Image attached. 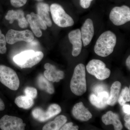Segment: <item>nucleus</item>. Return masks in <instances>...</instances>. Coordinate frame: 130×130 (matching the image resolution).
<instances>
[{
	"mask_svg": "<svg viewBox=\"0 0 130 130\" xmlns=\"http://www.w3.org/2000/svg\"><path fill=\"white\" fill-rule=\"evenodd\" d=\"M46 71L44 72V76L49 81L59 82L64 77V73L63 71L58 70L54 65L47 63L44 65Z\"/></svg>",
	"mask_w": 130,
	"mask_h": 130,
	"instance_id": "nucleus-14",
	"label": "nucleus"
},
{
	"mask_svg": "<svg viewBox=\"0 0 130 130\" xmlns=\"http://www.w3.org/2000/svg\"><path fill=\"white\" fill-rule=\"evenodd\" d=\"M43 56L41 51L26 50L14 56L13 61L21 68H31L40 63Z\"/></svg>",
	"mask_w": 130,
	"mask_h": 130,
	"instance_id": "nucleus-3",
	"label": "nucleus"
},
{
	"mask_svg": "<svg viewBox=\"0 0 130 130\" xmlns=\"http://www.w3.org/2000/svg\"><path fill=\"white\" fill-rule=\"evenodd\" d=\"M37 84L41 89L45 91L48 94H51L54 93V88L53 85L42 75H40L38 77Z\"/></svg>",
	"mask_w": 130,
	"mask_h": 130,
	"instance_id": "nucleus-22",
	"label": "nucleus"
},
{
	"mask_svg": "<svg viewBox=\"0 0 130 130\" xmlns=\"http://www.w3.org/2000/svg\"><path fill=\"white\" fill-rule=\"evenodd\" d=\"M109 95L107 91L99 92L97 95L94 94L91 95L90 101L92 105L99 109L105 108L107 105Z\"/></svg>",
	"mask_w": 130,
	"mask_h": 130,
	"instance_id": "nucleus-16",
	"label": "nucleus"
},
{
	"mask_svg": "<svg viewBox=\"0 0 130 130\" xmlns=\"http://www.w3.org/2000/svg\"><path fill=\"white\" fill-rule=\"evenodd\" d=\"M80 31L84 46H86L89 44L94 36V30L92 20L87 19L82 26Z\"/></svg>",
	"mask_w": 130,
	"mask_h": 130,
	"instance_id": "nucleus-12",
	"label": "nucleus"
},
{
	"mask_svg": "<svg viewBox=\"0 0 130 130\" xmlns=\"http://www.w3.org/2000/svg\"><path fill=\"white\" fill-rule=\"evenodd\" d=\"M66 116L63 115L57 116L54 121H50L45 125L43 127V130H58L60 129L67 121Z\"/></svg>",
	"mask_w": 130,
	"mask_h": 130,
	"instance_id": "nucleus-19",
	"label": "nucleus"
},
{
	"mask_svg": "<svg viewBox=\"0 0 130 130\" xmlns=\"http://www.w3.org/2000/svg\"><path fill=\"white\" fill-rule=\"evenodd\" d=\"M26 19L33 34L37 37H41L42 32L41 30H45L47 29V26L41 17L37 14L32 12L30 14L26 15Z\"/></svg>",
	"mask_w": 130,
	"mask_h": 130,
	"instance_id": "nucleus-10",
	"label": "nucleus"
},
{
	"mask_svg": "<svg viewBox=\"0 0 130 130\" xmlns=\"http://www.w3.org/2000/svg\"><path fill=\"white\" fill-rule=\"evenodd\" d=\"M125 126L128 129H130V121L129 122H126L125 124Z\"/></svg>",
	"mask_w": 130,
	"mask_h": 130,
	"instance_id": "nucleus-35",
	"label": "nucleus"
},
{
	"mask_svg": "<svg viewBox=\"0 0 130 130\" xmlns=\"http://www.w3.org/2000/svg\"><path fill=\"white\" fill-rule=\"evenodd\" d=\"M7 42L13 44L19 41L29 43L33 41L34 36L33 32L29 30L22 31L9 30L6 36Z\"/></svg>",
	"mask_w": 130,
	"mask_h": 130,
	"instance_id": "nucleus-8",
	"label": "nucleus"
},
{
	"mask_svg": "<svg viewBox=\"0 0 130 130\" xmlns=\"http://www.w3.org/2000/svg\"><path fill=\"white\" fill-rule=\"evenodd\" d=\"M126 65L128 67L129 69H130V56H128V58L126 59Z\"/></svg>",
	"mask_w": 130,
	"mask_h": 130,
	"instance_id": "nucleus-34",
	"label": "nucleus"
},
{
	"mask_svg": "<svg viewBox=\"0 0 130 130\" xmlns=\"http://www.w3.org/2000/svg\"><path fill=\"white\" fill-rule=\"evenodd\" d=\"M5 103L3 100L0 98V111H3L5 109Z\"/></svg>",
	"mask_w": 130,
	"mask_h": 130,
	"instance_id": "nucleus-32",
	"label": "nucleus"
},
{
	"mask_svg": "<svg viewBox=\"0 0 130 130\" xmlns=\"http://www.w3.org/2000/svg\"><path fill=\"white\" fill-rule=\"evenodd\" d=\"M35 1H37L39 2H41L43 1V0H35Z\"/></svg>",
	"mask_w": 130,
	"mask_h": 130,
	"instance_id": "nucleus-36",
	"label": "nucleus"
},
{
	"mask_svg": "<svg viewBox=\"0 0 130 130\" xmlns=\"http://www.w3.org/2000/svg\"><path fill=\"white\" fill-rule=\"evenodd\" d=\"M5 19L9 21V23L11 24H12L14 20H17L19 26L22 28H27L29 24L27 20L25 17L23 11L20 9L17 11L9 10L5 16Z\"/></svg>",
	"mask_w": 130,
	"mask_h": 130,
	"instance_id": "nucleus-13",
	"label": "nucleus"
},
{
	"mask_svg": "<svg viewBox=\"0 0 130 130\" xmlns=\"http://www.w3.org/2000/svg\"><path fill=\"white\" fill-rule=\"evenodd\" d=\"M72 92L77 96H81L86 92L87 86L84 65L79 64L74 69L70 83Z\"/></svg>",
	"mask_w": 130,
	"mask_h": 130,
	"instance_id": "nucleus-2",
	"label": "nucleus"
},
{
	"mask_svg": "<svg viewBox=\"0 0 130 130\" xmlns=\"http://www.w3.org/2000/svg\"><path fill=\"white\" fill-rule=\"evenodd\" d=\"M123 106V111L126 114H130V105L125 104Z\"/></svg>",
	"mask_w": 130,
	"mask_h": 130,
	"instance_id": "nucleus-31",
	"label": "nucleus"
},
{
	"mask_svg": "<svg viewBox=\"0 0 130 130\" xmlns=\"http://www.w3.org/2000/svg\"><path fill=\"white\" fill-rule=\"evenodd\" d=\"M102 120L106 125L112 124L115 130H121L123 129V125L118 115L111 111H109L104 115L102 118Z\"/></svg>",
	"mask_w": 130,
	"mask_h": 130,
	"instance_id": "nucleus-17",
	"label": "nucleus"
},
{
	"mask_svg": "<svg viewBox=\"0 0 130 130\" xmlns=\"http://www.w3.org/2000/svg\"><path fill=\"white\" fill-rule=\"evenodd\" d=\"M14 102L19 107L24 109L30 108L34 103L33 99L26 95L18 96L15 99Z\"/></svg>",
	"mask_w": 130,
	"mask_h": 130,
	"instance_id": "nucleus-21",
	"label": "nucleus"
},
{
	"mask_svg": "<svg viewBox=\"0 0 130 130\" xmlns=\"http://www.w3.org/2000/svg\"><path fill=\"white\" fill-rule=\"evenodd\" d=\"M109 18L115 25L120 26L130 21V8L125 5L115 7L111 10Z\"/></svg>",
	"mask_w": 130,
	"mask_h": 130,
	"instance_id": "nucleus-7",
	"label": "nucleus"
},
{
	"mask_svg": "<svg viewBox=\"0 0 130 130\" xmlns=\"http://www.w3.org/2000/svg\"><path fill=\"white\" fill-rule=\"evenodd\" d=\"M72 113L75 118L81 121H88L92 117L91 113L84 106L82 102L78 103L74 105L72 109Z\"/></svg>",
	"mask_w": 130,
	"mask_h": 130,
	"instance_id": "nucleus-15",
	"label": "nucleus"
},
{
	"mask_svg": "<svg viewBox=\"0 0 130 130\" xmlns=\"http://www.w3.org/2000/svg\"><path fill=\"white\" fill-rule=\"evenodd\" d=\"M32 115L33 118L40 122H44L48 120L46 111L42 108H36L32 110Z\"/></svg>",
	"mask_w": 130,
	"mask_h": 130,
	"instance_id": "nucleus-23",
	"label": "nucleus"
},
{
	"mask_svg": "<svg viewBox=\"0 0 130 130\" xmlns=\"http://www.w3.org/2000/svg\"><path fill=\"white\" fill-rule=\"evenodd\" d=\"M61 108L59 105L56 104H52L48 107L46 111V114L48 119L60 113Z\"/></svg>",
	"mask_w": 130,
	"mask_h": 130,
	"instance_id": "nucleus-25",
	"label": "nucleus"
},
{
	"mask_svg": "<svg viewBox=\"0 0 130 130\" xmlns=\"http://www.w3.org/2000/svg\"><path fill=\"white\" fill-rule=\"evenodd\" d=\"M37 14L41 17L44 23L48 27H51L52 21L50 16V8L47 3L39 2L37 5Z\"/></svg>",
	"mask_w": 130,
	"mask_h": 130,
	"instance_id": "nucleus-18",
	"label": "nucleus"
},
{
	"mask_svg": "<svg viewBox=\"0 0 130 130\" xmlns=\"http://www.w3.org/2000/svg\"><path fill=\"white\" fill-rule=\"evenodd\" d=\"M87 71L100 80H104L108 78L111 74V71L106 67L102 61L98 59L90 60L86 67Z\"/></svg>",
	"mask_w": 130,
	"mask_h": 130,
	"instance_id": "nucleus-6",
	"label": "nucleus"
},
{
	"mask_svg": "<svg viewBox=\"0 0 130 130\" xmlns=\"http://www.w3.org/2000/svg\"><path fill=\"white\" fill-rule=\"evenodd\" d=\"M28 0H10L11 4L15 7H20L25 5Z\"/></svg>",
	"mask_w": 130,
	"mask_h": 130,
	"instance_id": "nucleus-28",
	"label": "nucleus"
},
{
	"mask_svg": "<svg viewBox=\"0 0 130 130\" xmlns=\"http://www.w3.org/2000/svg\"><path fill=\"white\" fill-rule=\"evenodd\" d=\"M25 95L34 99L37 97V91L36 89L31 87H27L24 90Z\"/></svg>",
	"mask_w": 130,
	"mask_h": 130,
	"instance_id": "nucleus-27",
	"label": "nucleus"
},
{
	"mask_svg": "<svg viewBox=\"0 0 130 130\" xmlns=\"http://www.w3.org/2000/svg\"><path fill=\"white\" fill-rule=\"evenodd\" d=\"M79 129L78 126H73V123L70 122L67 124H64L61 128L60 130H77Z\"/></svg>",
	"mask_w": 130,
	"mask_h": 130,
	"instance_id": "nucleus-29",
	"label": "nucleus"
},
{
	"mask_svg": "<svg viewBox=\"0 0 130 130\" xmlns=\"http://www.w3.org/2000/svg\"><path fill=\"white\" fill-rule=\"evenodd\" d=\"M68 36L70 43L72 44V54L73 56H78L81 53L83 45L80 30L77 29L71 31L68 34Z\"/></svg>",
	"mask_w": 130,
	"mask_h": 130,
	"instance_id": "nucleus-11",
	"label": "nucleus"
},
{
	"mask_svg": "<svg viewBox=\"0 0 130 130\" xmlns=\"http://www.w3.org/2000/svg\"><path fill=\"white\" fill-rule=\"evenodd\" d=\"M121 83L115 81L112 84L110 91V95L107 101V105L113 106L118 101L121 88Z\"/></svg>",
	"mask_w": 130,
	"mask_h": 130,
	"instance_id": "nucleus-20",
	"label": "nucleus"
},
{
	"mask_svg": "<svg viewBox=\"0 0 130 130\" xmlns=\"http://www.w3.org/2000/svg\"><path fill=\"white\" fill-rule=\"evenodd\" d=\"M6 40V37L0 29V54L6 53L7 51Z\"/></svg>",
	"mask_w": 130,
	"mask_h": 130,
	"instance_id": "nucleus-26",
	"label": "nucleus"
},
{
	"mask_svg": "<svg viewBox=\"0 0 130 130\" xmlns=\"http://www.w3.org/2000/svg\"><path fill=\"white\" fill-rule=\"evenodd\" d=\"M50 11L54 22L59 27L67 28L74 25L73 19L66 13L60 5L56 3L52 4Z\"/></svg>",
	"mask_w": 130,
	"mask_h": 130,
	"instance_id": "nucleus-4",
	"label": "nucleus"
},
{
	"mask_svg": "<svg viewBox=\"0 0 130 130\" xmlns=\"http://www.w3.org/2000/svg\"><path fill=\"white\" fill-rule=\"evenodd\" d=\"M93 0H80V5L81 7L87 9L90 6L91 2Z\"/></svg>",
	"mask_w": 130,
	"mask_h": 130,
	"instance_id": "nucleus-30",
	"label": "nucleus"
},
{
	"mask_svg": "<svg viewBox=\"0 0 130 130\" xmlns=\"http://www.w3.org/2000/svg\"><path fill=\"white\" fill-rule=\"evenodd\" d=\"M0 82L12 90H17L20 85V80L17 73L11 68L0 65Z\"/></svg>",
	"mask_w": 130,
	"mask_h": 130,
	"instance_id": "nucleus-5",
	"label": "nucleus"
},
{
	"mask_svg": "<svg viewBox=\"0 0 130 130\" xmlns=\"http://www.w3.org/2000/svg\"><path fill=\"white\" fill-rule=\"evenodd\" d=\"M124 120L126 122L130 121V114H126L124 117Z\"/></svg>",
	"mask_w": 130,
	"mask_h": 130,
	"instance_id": "nucleus-33",
	"label": "nucleus"
},
{
	"mask_svg": "<svg viewBox=\"0 0 130 130\" xmlns=\"http://www.w3.org/2000/svg\"><path fill=\"white\" fill-rule=\"evenodd\" d=\"M118 101L120 105L121 106H123L125 105L126 102H130V89H129L128 87H126L123 89L120 95L119 96Z\"/></svg>",
	"mask_w": 130,
	"mask_h": 130,
	"instance_id": "nucleus-24",
	"label": "nucleus"
},
{
	"mask_svg": "<svg viewBox=\"0 0 130 130\" xmlns=\"http://www.w3.org/2000/svg\"><path fill=\"white\" fill-rule=\"evenodd\" d=\"M25 126L22 119L16 116L5 115L0 119V128L2 130H24Z\"/></svg>",
	"mask_w": 130,
	"mask_h": 130,
	"instance_id": "nucleus-9",
	"label": "nucleus"
},
{
	"mask_svg": "<svg viewBox=\"0 0 130 130\" xmlns=\"http://www.w3.org/2000/svg\"><path fill=\"white\" fill-rule=\"evenodd\" d=\"M117 42L116 35L111 31L103 32L98 38L94 47L95 53L102 57L108 56L113 52Z\"/></svg>",
	"mask_w": 130,
	"mask_h": 130,
	"instance_id": "nucleus-1",
	"label": "nucleus"
}]
</instances>
